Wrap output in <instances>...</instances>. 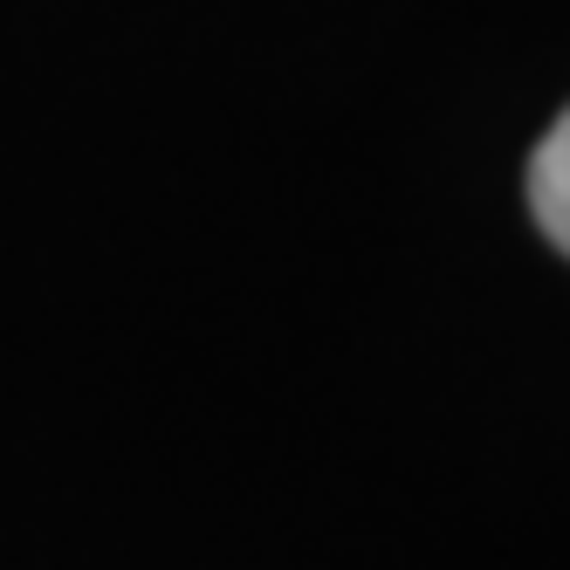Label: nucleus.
<instances>
[{
  "mask_svg": "<svg viewBox=\"0 0 570 570\" xmlns=\"http://www.w3.org/2000/svg\"><path fill=\"white\" fill-rule=\"evenodd\" d=\"M529 214L550 234V248L570 255V110L529 151Z\"/></svg>",
  "mask_w": 570,
  "mask_h": 570,
  "instance_id": "obj_1",
  "label": "nucleus"
}]
</instances>
